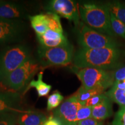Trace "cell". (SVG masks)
Instances as JSON below:
<instances>
[{"label": "cell", "mask_w": 125, "mask_h": 125, "mask_svg": "<svg viewBox=\"0 0 125 125\" xmlns=\"http://www.w3.org/2000/svg\"><path fill=\"white\" fill-rule=\"evenodd\" d=\"M125 52L119 48L85 49L81 48L73 57L74 67L78 68H94L104 70L116 69L123 65Z\"/></svg>", "instance_id": "6da1fadb"}, {"label": "cell", "mask_w": 125, "mask_h": 125, "mask_svg": "<svg viewBox=\"0 0 125 125\" xmlns=\"http://www.w3.org/2000/svg\"><path fill=\"white\" fill-rule=\"evenodd\" d=\"M79 12L81 19L88 27L111 37L115 36L111 24L110 12L105 3H81Z\"/></svg>", "instance_id": "7a4b0ae2"}, {"label": "cell", "mask_w": 125, "mask_h": 125, "mask_svg": "<svg viewBox=\"0 0 125 125\" xmlns=\"http://www.w3.org/2000/svg\"><path fill=\"white\" fill-rule=\"evenodd\" d=\"M32 57L26 45H9L0 51V84L10 73Z\"/></svg>", "instance_id": "3957f363"}, {"label": "cell", "mask_w": 125, "mask_h": 125, "mask_svg": "<svg viewBox=\"0 0 125 125\" xmlns=\"http://www.w3.org/2000/svg\"><path fill=\"white\" fill-rule=\"evenodd\" d=\"M42 68L38 60L31 57L9 74L0 85L11 91L19 92L27 87L36 73Z\"/></svg>", "instance_id": "277c9868"}, {"label": "cell", "mask_w": 125, "mask_h": 125, "mask_svg": "<svg viewBox=\"0 0 125 125\" xmlns=\"http://www.w3.org/2000/svg\"><path fill=\"white\" fill-rule=\"evenodd\" d=\"M73 71L86 89H100L105 90L112 86L115 82V73L109 70L94 68H78L74 67Z\"/></svg>", "instance_id": "5b68a950"}, {"label": "cell", "mask_w": 125, "mask_h": 125, "mask_svg": "<svg viewBox=\"0 0 125 125\" xmlns=\"http://www.w3.org/2000/svg\"><path fill=\"white\" fill-rule=\"evenodd\" d=\"M79 26L77 40L82 49H97L119 47V43L114 37L98 32L83 23H81Z\"/></svg>", "instance_id": "8992f818"}, {"label": "cell", "mask_w": 125, "mask_h": 125, "mask_svg": "<svg viewBox=\"0 0 125 125\" xmlns=\"http://www.w3.org/2000/svg\"><path fill=\"white\" fill-rule=\"evenodd\" d=\"M74 56V47L70 43L55 48H45L40 45L38 49V60L43 68L69 64Z\"/></svg>", "instance_id": "52a82bcc"}, {"label": "cell", "mask_w": 125, "mask_h": 125, "mask_svg": "<svg viewBox=\"0 0 125 125\" xmlns=\"http://www.w3.org/2000/svg\"><path fill=\"white\" fill-rule=\"evenodd\" d=\"M26 32V24L22 20L0 18V45L19 42Z\"/></svg>", "instance_id": "ba28073f"}, {"label": "cell", "mask_w": 125, "mask_h": 125, "mask_svg": "<svg viewBox=\"0 0 125 125\" xmlns=\"http://www.w3.org/2000/svg\"><path fill=\"white\" fill-rule=\"evenodd\" d=\"M46 8L59 16L73 21L76 27L79 26V12L78 4L71 0H52L49 1Z\"/></svg>", "instance_id": "9c48e42d"}, {"label": "cell", "mask_w": 125, "mask_h": 125, "mask_svg": "<svg viewBox=\"0 0 125 125\" xmlns=\"http://www.w3.org/2000/svg\"><path fill=\"white\" fill-rule=\"evenodd\" d=\"M83 104L72 96L65 100L53 112V115L60 120L62 125H76V115L79 108Z\"/></svg>", "instance_id": "30bf717a"}, {"label": "cell", "mask_w": 125, "mask_h": 125, "mask_svg": "<svg viewBox=\"0 0 125 125\" xmlns=\"http://www.w3.org/2000/svg\"><path fill=\"white\" fill-rule=\"evenodd\" d=\"M27 109L21 107V94L11 90H0V114L5 112L22 113Z\"/></svg>", "instance_id": "8fae6325"}, {"label": "cell", "mask_w": 125, "mask_h": 125, "mask_svg": "<svg viewBox=\"0 0 125 125\" xmlns=\"http://www.w3.org/2000/svg\"><path fill=\"white\" fill-rule=\"evenodd\" d=\"M27 17H29L27 9L21 4L13 1H0V18L22 20Z\"/></svg>", "instance_id": "7c38bea8"}, {"label": "cell", "mask_w": 125, "mask_h": 125, "mask_svg": "<svg viewBox=\"0 0 125 125\" xmlns=\"http://www.w3.org/2000/svg\"><path fill=\"white\" fill-rule=\"evenodd\" d=\"M40 45L45 48H55L69 44L64 34L48 29L43 35L37 36Z\"/></svg>", "instance_id": "4fadbf2b"}, {"label": "cell", "mask_w": 125, "mask_h": 125, "mask_svg": "<svg viewBox=\"0 0 125 125\" xmlns=\"http://www.w3.org/2000/svg\"><path fill=\"white\" fill-rule=\"evenodd\" d=\"M47 116L43 112L27 109L19 114L17 124L19 125H43L46 121Z\"/></svg>", "instance_id": "5bb4252c"}, {"label": "cell", "mask_w": 125, "mask_h": 125, "mask_svg": "<svg viewBox=\"0 0 125 125\" xmlns=\"http://www.w3.org/2000/svg\"><path fill=\"white\" fill-rule=\"evenodd\" d=\"M111 101L108 97L102 102L92 107V118L102 121L112 116L113 112Z\"/></svg>", "instance_id": "9a60e30c"}, {"label": "cell", "mask_w": 125, "mask_h": 125, "mask_svg": "<svg viewBox=\"0 0 125 125\" xmlns=\"http://www.w3.org/2000/svg\"><path fill=\"white\" fill-rule=\"evenodd\" d=\"M42 78L43 71H41L38 73L37 80L32 79L28 85L27 87L24 90L23 94H24L31 88H35L39 97L48 96L52 89V86L43 82Z\"/></svg>", "instance_id": "2e32d148"}, {"label": "cell", "mask_w": 125, "mask_h": 125, "mask_svg": "<svg viewBox=\"0 0 125 125\" xmlns=\"http://www.w3.org/2000/svg\"><path fill=\"white\" fill-rule=\"evenodd\" d=\"M31 27L34 29L37 36L43 35L48 30V20L46 13L38 14L29 17Z\"/></svg>", "instance_id": "e0dca14e"}, {"label": "cell", "mask_w": 125, "mask_h": 125, "mask_svg": "<svg viewBox=\"0 0 125 125\" xmlns=\"http://www.w3.org/2000/svg\"><path fill=\"white\" fill-rule=\"evenodd\" d=\"M105 4L109 12L125 24V4L116 1H110Z\"/></svg>", "instance_id": "ac0fdd59"}, {"label": "cell", "mask_w": 125, "mask_h": 125, "mask_svg": "<svg viewBox=\"0 0 125 125\" xmlns=\"http://www.w3.org/2000/svg\"><path fill=\"white\" fill-rule=\"evenodd\" d=\"M104 90L100 89H86L82 86H81L80 88L74 94H73L75 97L77 99L79 102L83 103L92 98V97L96 96V95L104 93Z\"/></svg>", "instance_id": "d6986e66"}, {"label": "cell", "mask_w": 125, "mask_h": 125, "mask_svg": "<svg viewBox=\"0 0 125 125\" xmlns=\"http://www.w3.org/2000/svg\"><path fill=\"white\" fill-rule=\"evenodd\" d=\"M111 101L116 103L121 107H125V93L124 90L119 89L112 86L111 89L105 93Z\"/></svg>", "instance_id": "ffe728a7"}, {"label": "cell", "mask_w": 125, "mask_h": 125, "mask_svg": "<svg viewBox=\"0 0 125 125\" xmlns=\"http://www.w3.org/2000/svg\"><path fill=\"white\" fill-rule=\"evenodd\" d=\"M48 20V28L49 30L63 34L62 24H61L60 16L57 14L51 12L46 13Z\"/></svg>", "instance_id": "44dd1931"}, {"label": "cell", "mask_w": 125, "mask_h": 125, "mask_svg": "<svg viewBox=\"0 0 125 125\" xmlns=\"http://www.w3.org/2000/svg\"><path fill=\"white\" fill-rule=\"evenodd\" d=\"M64 97L60 92L56 90L49 95L47 101V110L51 111L57 108L60 105V103L63 101Z\"/></svg>", "instance_id": "7402d4cb"}, {"label": "cell", "mask_w": 125, "mask_h": 125, "mask_svg": "<svg viewBox=\"0 0 125 125\" xmlns=\"http://www.w3.org/2000/svg\"><path fill=\"white\" fill-rule=\"evenodd\" d=\"M111 24L112 31L115 35H118L123 38H125V24L115 18L110 12Z\"/></svg>", "instance_id": "603a6c76"}, {"label": "cell", "mask_w": 125, "mask_h": 125, "mask_svg": "<svg viewBox=\"0 0 125 125\" xmlns=\"http://www.w3.org/2000/svg\"><path fill=\"white\" fill-rule=\"evenodd\" d=\"M19 114L16 112L0 114V125H16Z\"/></svg>", "instance_id": "cb8c5ba5"}, {"label": "cell", "mask_w": 125, "mask_h": 125, "mask_svg": "<svg viewBox=\"0 0 125 125\" xmlns=\"http://www.w3.org/2000/svg\"><path fill=\"white\" fill-rule=\"evenodd\" d=\"M92 114V107L82 105L78 109L76 115V122L86 119L91 118Z\"/></svg>", "instance_id": "d4e9b609"}, {"label": "cell", "mask_w": 125, "mask_h": 125, "mask_svg": "<svg viewBox=\"0 0 125 125\" xmlns=\"http://www.w3.org/2000/svg\"><path fill=\"white\" fill-rule=\"evenodd\" d=\"M107 97L108 96L106 95L105 93H103L102 94H100L96 95V96L92 97V98H90L88 100L85 101L83 103V105L93 107L94 106L97 105L99 103L102 102L104 100H105Z\"/></svg>", "instance_id": "484cf974"}, {"label": "cell", "mask_w": 125, "mask_h": 125, "mask_svg": "<svg viewBox=\"0 0 125 125\" xmlns=\"http://www.w3.org/2000/svg\"><path fill=\"white\" fill-rule=\"evenodd\" d=\"M112 125H125V107H121L116 112Z\"/></svg>", "instance_id": "4316f807"}, {"label": "cell", "mask_w": 125, "mask_h": 125, "mask_svg": "<svg viewBox=\"0 0 125 125\" xmlns=\"http://www.w3.org/2000/svg\"><path fill=\"white\" fill-rule=\"evenodd\" d=\"M77 125H104L103 122L101 121L94 119L93 118H89L76 122Z\"/></svg>", "instance_id": "83f0119b"}, {"label": "cell", "mask_w": 125, "mask_h": 125, "mask_svg": "<svg viewBox=\"0 0 125 125\" xmlns=\"http://www.w3.org/2000/svg\"><path fill=\"white\" fill-rule=\"evenodd\" d=\"M125 79V67L120 68L115 72V81H121Z\"/></svg>", "instance_id": "f1b7e54d"}, {"label": "cell", "mask_w": 125, "mask_h": 125, "mask_svg": "<svg viewBox=\"0 0 125 125\" xmlns=\"http://www.w3.org/2000/svg\"><path fill=\"white\" fill-rule=\"evenodd\" d=\"M43 125H62V124L59 119L54 116L53 115H51L47 119Z\"/></svg>", "instance_id": "f546056e"}, {"label": "cell", "mask_w": 125, "mask_h": 125, "mask_svg": "<svg viewBox=\"0 0 125 125\" xmlns=\"http://www.w3.org/2000/svg\"><path fill=\"white\" fill-rule=\"evenodd\" d=\"M113 86L119 89L124 90L125 89V79L121 81H115Z\"/></svg>", "instance_id": "4dcf8cb0"}, {"label": "cell", "mask_w": 125, "mask_h": 125, "mask_svg": "<svg viewBox=\"0 0 125 125\" xmlns=\"http://www.w3.org/2000/svg\"><path fill=\"white\" fill-rule=\"evenodd\" d=\"M124 92H125V89H124Z\"/></svg>", "instance_id": "1f68e13d"}, {"label": "cell", "mask_w": 125, "mask_h": 125, "mask_svg": "<svg viewBox=\"0 0 125 125\" xmlns=\"http://www.w3.org/2000/svg\"></svg>", "instance_id": "d6a6232c"}]
</instances>
